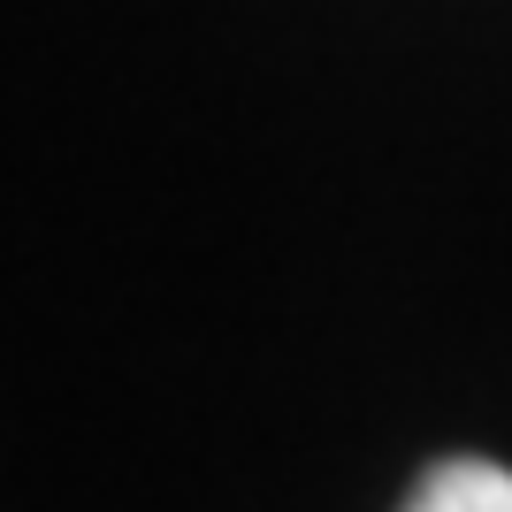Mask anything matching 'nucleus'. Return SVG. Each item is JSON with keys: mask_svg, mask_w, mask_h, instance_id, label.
Returning <instances> with one entry per match:
<instances>
[{"mask_svg": "<svg viewBox=\"0 0 512 512\" xmlns=\"http://www.w3.org/2000/svg\"><path fill=\"white\" fill-rule=\"evenodd\" d=\"M398 512H512V467L497 459H474V451H451L406 490Z\"/></svg>", "mask_w": 512, "mask_h": 512, "instance_id": "1", "label": "nucleus"}]
</instances>
